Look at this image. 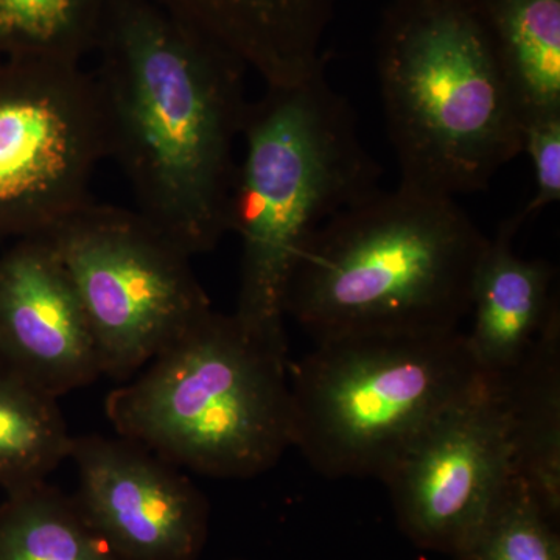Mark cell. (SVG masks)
<instances>
[{"instance_id": "14", "label": "cell", "mask_w": 560, "mask_h": 560, "mask_svg": "<svg viewBox=\"0 0 560 560\" xmlns=\"http://www.w3.org/2000/svg\"><path fill=\"white\" fill-rule=\"evenodd\" d=\"M495 385L510 440L512 469L544 510L560 521V307Z\"/></svg>"}, {"instance_id": "6", "label": "cell", "mask_w": 560, "mask_h": 560, "mask_svg": "<svg viewBox=\"0 0 560 560\" xmlns=\"http://www.w3.org/2000/svg\"><path fill=\"white\" fill-rule=\"evenodd\" d=\"M482 377L460 330L315 342L289 370L291 444L324 477L382 480Z\"/></svg>"}, {"instance_id": "15", "label": "cell", "mask_w": 560, "mask_h": 560, "mask_svg": "<svg viewBox=\"0 0 560 560\" xmlns=\"http://www.w3.org/2000/svg\"><path fill=\"white\" fill-rule=\"evenodd\" d=\"M523 121L560 114V0H466Z\"/></svg>"}, {"instance_id": "7", "label": "cell", "mask_w": 560, "mask_h": 560, "mask_svg": "<svg viewBox=\"0 0 560 560\" xmlns=\"http://www.w3.org/2000/svg\"><path fill=\"white\" fill-rule=\"evenodd\" d=\"M46 234L113 381H130L212 308L189 254L139 210L91 200Z\"/></svg>"}, {"instance_id": "18", "label": "cell", "mask_w": 560, "mask_h": 560, "mask_svg": "<svg viewBox=\"0 0 560 560\" xmlns=\"http://www.w3.org/2000/svg\"><path fill=\"white\" fill-rule=\"evenodd\" d=\"M108 0H0V49L11 58L81 62L94 51Z\"/></svg>"}, {"instance_id": "19", "label": "cell", "mask_w": 560, "mask_h": 560, "mask_svg": "<svg viewBox=\"0 0 560 560\" xmlns=\"http://www.w3.org/2000/svg\"><path fill=\"white\" fill-rule=\"evenodd\" d=\"M455 560H560L559 522L517 477Z\"/></svg>"}, {"instance_id": "9", "label": "cell", "mask_w": 560, "mask_h": 560, "mask_svg": "<svg viewBox=\"0 0 560 560\" xmlns=\"http://www.w3.org/2000/svg\"><path fill=\"white\" fill-rule=\"evenodd\" d=\"M514 477L506 420L489 377L438 416L382 478L401 533L455 558Z\"/></svg>"}, {"instance_id": "12", "label": "cell", "mask_w": 560, "mask_h": 560, "mask_svg": "<svg viewBox=\"0 0 560 560\" xmlns=\"http://www.w3.org/2000/svg\"><path fill=\"white\" fill-rule=\"evenodd\" d=\"M264 80L290 86L326 66L335 0H154Z\"/></svg>"}, {"instance_id": "17", "label": "cell", "mask_w": 560, "mask_h": 560, "mask_svg": "<svg viewBox=\"0 0 560 560\" xmlns=\"http://www.w3.org/2000/svg\"><path fill=\"white\" fill-rule=\"evenodd\" d=\"M72 440L58 397L0 364V488L47 481L69 459Z\"/></svg>"}, {"instance_id": "1", "label": "cell", "mask_w": 560, "mask_h": 560, "mask_svg": "<svg viewBox=\"0 0 560 560\" xmlns=\"http://www.w3.org/2000/svg\"><path fill=\"white\" fill-rule=\"evenodd\" d=\"M94 51L108 160L136 210L190 257L210 253L230 234L245 66L154 0H108Z\"/></svg>"}, {"instance_id": "4", "label": "cell", "mask_w": 560, "mask_h": 560, "mask_svg": "<svg viewBox=\"0 0 560 560\" xmlns=\"http://www.w3.org/2000/svg\"><path fill=\"white\" fill-rule=\"evenodd\" d=\"M377 77L401 186L478 194L522 153V117L466 0H393Z\"/></svg>"}, {"instance_id": "3", "label": "cell", "mask_w": 560, "mask_h": 560, "mask_svg": "<svg viewBox=\"0 0 560 560\" xmlns=\"http://www.w3.org/2000/svg\"><path fill=\"white\" fill-rule=\"evenodd\" d=\"M324 69L290 86H265L249 102L231 195L230 232L242 243L232 315L285 357L287 285L302 249L331 217L382 189L355 110Z\"/></svg>"}, {"instance_id": "11", "label": "cell", "mask_w": 560, "mask_h": 560, "mask_svg": "<svg viewBox=\"0 0 560 560\" xmlns=\"http://www.w3.org/2000/svg\"><path fill=\"white\" fill-rule=\"evenodd\" d=\"M0 364L55 397L102 375L79 291L47 234L0 257Z\"/></svg>"}, {"instance_id": "13", "label": "cell", "mask_w": 560, "mask_h": 560, "mask_svg": "<svg viewBox=\"0 0 560 560\" xmlns=\"http://www.w3.org/2000/svg\"><path fill=\"white\" fill-rule=\"evenodd\" d=\"M523 224L518 212L500 224L489 237L471 285L466 340L486 377L511 370L560 307L555 267L515 253L514 238Z\"/></svg>"}, {"instance_id": "20", "label": "cell", "mask_w": 560, "mask_h": 560, "mask_svg": "<svg viewBox=\"0 0 560 560\" xmlns=\"http://www.w3.org/2000/svg\"><path fill=\"white\" fill-rule=\"evenodd\" d=\"M522 153L533 162L536 186L533 198L518 212L526 221L560 200V114L523 121Z\"/></svg>"}, {"instance_id": "10", "label": "cell", "mask_w": 560, "mask_h": 560, "mask_svg": "<svg viewBox=\"0 0 560 560\" xmlns=\"http://www.w3.org/2000/svg\"><path fill=\"white\" fill-rule=\"evenodd\" d=\"M69 459L88 522L125 560H200L209 536L205 493L171 460L127 438L73 436Z\"/></svg>"}, {"instance_id": "8", "label": "cell", "mask_w": 560, "mask_h": 560, "mask_svg": "<svg viewBox=\"0 0 560 560\" xmlns=\"http://www.w3.org/2000/svg\"><path fill=\"white\" fill-rule=\"evenodd\" d=\"M105 160L101 95L81 62L11 58L0 69V235L54 230L92 200Z\"/></svg>"}, {"instance_id": "5", "label": "cell", "mask_w": 560, "mask_h": 560, "mask_svg": "<svg viewBox=\"0 0 560 560\" xmlns=\"http://www.w3.org/2000/svg\"><path fill=\"white\" fill-rule=\"evenodd\" d=\"M289 370L234 315L210 308L110 390L105 411L119 436L179 469L246 480L293 448Z\"/></svg>"}, {"instance_id": "21", "label": "cell", "mask_w": 560, "mask_h": 560, "mask_svg": "<svg viewBox=\"0 0 560 560\" xmlns=\"http://www.w3.org/2000/svg\"><path fill=\"white\" fill-rule=\"evenodd\" d=\"M235 560H242V559H235Z\"/></svg>"}, {"instance_id": "2", "label": "cell", "mask_w": 560, "mask_h": 560, "mask_svg": "<svg viewBox=\"0 0 560 560\" xmlns=\"http://www.w3.org/2000/svg\"><path fill=\"white\" fill-rule=\"evenodd\" d=\"M488 242L456 198L378 189L312 235L287 285V318L315 342L458 331Z\"/></svg>"}, {"instance_id": "16", "label": "cell", "mask_w": 560, "mask_h": 560, "mask_svg": "<svg viewBox=\"0 0 560 560\" xmlns=\"http://www.w3.org/2000/svg\"><path fill=\"white\" fill-rule=\"evenodd\" d=\"M0 560H125L88 522L73 495L47 481L0 503Z\"/></svg>"}]
</instances>
